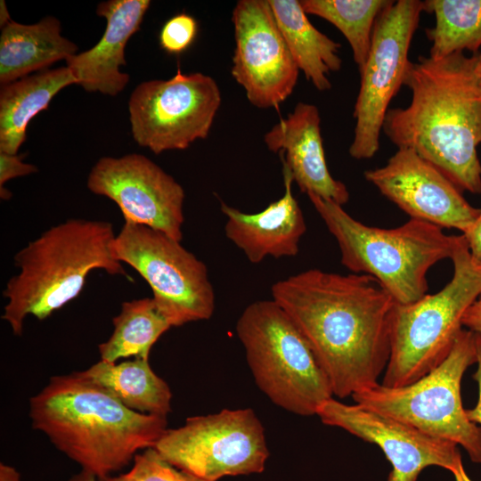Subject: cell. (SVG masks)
Listing matches in <instances>:
<instances>
[{
	"mask_svg": "<svg viewBox=\"0 0 481 481\" xmlns=\"http://www.w3.org/2000/svg\"><path fill=\"white\" fill-rule=\"evenodd\" d=\"M271 293L305 337L333 395L379 384L396 302L376 279L308 269L274 282Z\"/></svg>",
	"mask_w": 481,
	"mask_h": 481,
	"instance_id": "1",
	"label": "cell"
},
{
	"mask_svg": "<svg viewBox=\"0 0 481 481\" xmlns=\"http://www.w3.org/2000/svg\"><path fill=\"white\" fill-rule=\"evenodd\" d=\"M408 106L389 109L382 131L413 150L461 191L481 193V81L478 54L410 61Z\"/></svg>",
	"mask_w": 481,
	"mask_h": 481,
	"instance_id": "2",
	"label": "cell"
},
{
	"mask_svg": "<svg viewBox=\"0 0 481 481\" xmlns=\"http://www.w3.org/2000/svg\"><path fill=\"white\" fill-rule=\"evenodd\" d=\"M29 417L34 429L99 481L154 447L167 428V417L126 407L80 371L51 377L30 398Z\"/></svg>",
	"mask_w": 481,
	"mask_h": 481,
	"instance_id": "3",
	"label": "cell"
},
{
	"mask_svg": "<svg viewBox=\"0 0 481 481\" xmlns=\"http://www.w3.org/2000/svg\"><path fill=\"white\" fill-rule=\"evenodd\" d=\"M115 239L110 222L70 218L19 250L14 256L19 273L3 291L7 302L2 319L12 333L22 334L29 315L43 321L76 298L93 270L132 281L116 257Z\"/></svg>",
	"mask_w": 481,
	"mask_h": 481,
	"instance_id": "4",
	"label": "cell"
},
{
	"mask_svg": "<svg viewBox=\"0 0 481 481\" xmlns=\"http://www.w3.org/2000/svg\"><path fill=\"white\" fill-rule=\"evenodd\" d=\"M307 196L337 240L342 265L376 279L398 304L424 297L430 267L452 258L465 240L463 234L448 235L437 225L413 218L393 229L369 226L333 201Z\"/></svg>",
	"mask_w": 481,
	"mask_h": 481,
	"instance_id": "5",
	"label": "cell"
},
{
	"mask_svg": "<svg viewBox=\"0 0 481 481\" xmlns=\"http://www.w3.org/2000/svg\"><path fill=\"white\" fill-rule=\"evenodd\" d=\"M451 259L453 274L442 289L395 303L383 386H405L428 374L448 356L463 330V315L481 294V261L472 257L466 239Z\"/></svg>",
	"mask_w": 481,
	"mask_h": 481,
	"instance_id": "6",
	"label": "cell"
},
{
	"mask_svg": "<svg viewBox=\"0 0 481 481\" xmlns=\"http://www.w3.org/2000/svg\"><path fill=\"white\" fill-rule=\"evenodd\" d=\"M236 333L257 387L275 405L311 416L334 396L305 337L273 299L249 304L237 321Z\"/></svg>",
	"mask_w": 481,
	"mask_h": 481,
	"instance_id": "7",
	"label": "cell"
},
{
	"mask_svg": "<svg viewBox=\"0 0 481 481\" xmlns=\"http://www.w3.org/2000/svg\"><path fill=\"white\" fill-rule=\"evenodd\" d=\"M477 362L475 333L462 330L448 356L416 381L390 387L377 384L352 395L355 404L461 446L481 464V427L463 408L461 386Z\"/></svg>",
	"mask_w": 481,
	"mask_h": 481,
	"instance_id": "8",
	"label": "cell"
},
{
	"mask_svg": "<svg viewBox=\"0 0 481 481\" xmlns=\"http://www.w3.org/2000/svg\"><path fill=\"white\" fill-rule=\"evenodd\" d=\"M114 250L119 262L134 268L150 285L153 299L172 327L212 316L215 291L208 268L181 241L125 220Z\"/></svg>",
	"mask_w": 481,
	"mask_h": 481,
	"instance_id": "9",
	"label": "cell"
},
{
	"mask_svg": "<svg viewBox=\"0 0 481 481\" xmlns=\"http://www.w3.org/2000/svg\"><path fill=\"white\" fill-rule=\"evenodd\" d=\"M153 448L203 481L261 473L269 457L263 425L249 408L188 418L183 426L167 428Z\"/></svg>",
	"mask_w": 481,
	"mask_h": 481,
	"instance_id": "10",
	"label": "cell"
},
{
	"mask_svg": "<svg viewBox=\"0 0 481 481\" xmlns=\"http://www.w3.org/2000/svg\"><path fill=\"white\" fill-rule=\"evenodd\" d=\"M423 12V1H391L377 19L366 62L359 71L355 126L348 150L355 159H371L379 149L388 106L404 86L410 45Z\"/></svg>",
	"mask_w": 481,
	"mask_h": 481,
	"instance_id": "11",
	"label": "cell"
},
{
	"mask_svg": "<svg viewBox=\"0 0 481 481\" xmlns=\"http://www.w3.org/2000/svg\"><path fill=\"white\" fill-rule=\"evenodd\" d=\"M221 100L215 79L200 72L144 81L128 102L132 136L155 154L184 150L207 138Z\"/></svg>",
	"mask_w": 481,
	"mask_h": 481,
	"instance_id": "12",
	"label": "cell"
},
{
	"mask_svg": "<svg viewBox=\"0 0 481 481\" xmlns=\"http://www.w3.org/2000/svg\"><path fill=\"white\" fill-rule=\"evenodd\" d=\"M232 20L235 39L232 76L252 105L277 108L292 94L299 69L268 0L237 2Z\"/></svg>",
	"mask_w": 481,
	"mask_h": 481,
	"instance_id": "13",
	"label": "cell"
},
{
	"mask_svg": "<svg viewBox=\"0 0 481 481\" xmlns=\"http://www.w3.org/2000/svg\"><path fill=\"white\" fill-rule=\"evenodd\" d=\"M87 188L115 202L124 220L182 240L184 190L149 158L138 153L101 158L88 175Z\"/></svg>",
	"mask_w": 481,
	"mask_h": 481,
	"instance_id": "14",
	"label": "cell"
},
{
	"mask_svg": "<svg viewBox=\"0 0 481 481\" xmlns=\"http://www.w3.org/2000/svg\"><path fill=\"white\" fill-rule=\"evenodd\" d=\"M316 415L325 425L378 445L392 466L387 481H417L429 466L453 473L463 465L456 444L359 404H346L331 397L319 406Z\"/></svg>",
	"mask_w": 481,
	"mask_h": 481,
	"instance_id": "15",
	"label": "cell"
},
{
	"mask_svg": "<svg viewBox=\"0 0 481 481\" xmlns=\"http://www.w3.org/2000/svg\"><path fill=\"white\" fill-rule=\"evenodd\" d=\"M365 179L411 218L465 232L479 214L461 191L413 150L398 148L387 164Z\"/></svg>",
	"mask_w": 481,
	"mask_h": 481,
	"instance_id": "16",
	"label": "cell"
},
{
	"mask_svg": "<svg viewBox=\"0 0 481 481\" xmlns=\"http://www.w3.org/2000/svg\"><path fill=\"white\" fill-rule=\"evenodd\" d=\"M273 152L290 172L302 192L314 194L340 206L349 200L346 186L330 175L322 144L318 108L298 102L292 112L281 118L264 136Z\"/></svg>",
	"mask_w": 481,
	"mask_h": 481,
	"instance_id": "17",
	"label": "cell"
},
{
	"mask_svg": "<svg viewBox=\"0 0 481 481\" xmlns=\"http://www.w3.org/2000/svg\"><path fill=\"white\" fill-rule=\"evenodd\" d=\"M150 5L149 0H109L97 5L96 14L106 20L102 37L92 48L66 60L76 84L110 96L123 91L129 81V75L119 69L126 65L125 49Z\"/></svg>",
	"mask_w": 481,
	"mask_h": 481,
	"instance_id": "18",
	"label": "cell"
},
{
	"mask_svg": "<svg viewBox=\"0 0 481 481\" xmlns=\"http://www.w3.org/2000/svg\"><path fill=\"white\" fill-rule=\"evenodd\" d=\"M282 174L283 195L258 213H243L221 203V211L226 216L225 236L250 263L258 264L266 257H295L299 251L306 221L292 193V175L283 165Z\"/></svg>",
	"mask_w": 481,
	"mask_h": 481,
	"instance_id": "19",
	"label": "cell"
},
{
	"mask_svg": "<svg viewBox=\"0 0 481 481\" xmlns=\"http://www.w3.org/2000/svg\"><path fill=\"white\" fill-rule=\"evenodd\" d=\"M61 22L45 17L34 24L13 20L6 24L0 36L1 86L45 70L61 60L77 53V46L61 36Z\"/></svg>",
	"mask_w": 481,
	"mask_h": 481,
	"instance_id": "20",
	"label": "cell"
},
{
	"mask_svg": "<svg viewBox=\"0 0 481 481\" xmlns=\"http://www.w3.org/2000/svg\"><path fill=\"white\" fill-rule=\"evenodd\" d=\"M76 84L68 67L39 71L0 90V151L18 154L30 120L64 87Z\"/></svg>",
	"mask_w": 481,
	"mask_h": 481,
	"instance_id": "21",
	"label": "cell"
},
{
	"mask_svg": "<svg viewBox=\"0 0 481 481\" xmlns=\"http://www.w3.org/2000/svg\"><path fill=\"white\" fill-rule=\"evenodd\" d=\"M286 45L299 70L319 91L331 88L330 72L338 71L340 45L318 30L300 1L268 0Z\"/></svg>",
	"mask_w": 481,
	"mask_h": 481,
	"instance_id": "22",
	"label": "cell"
},
{
	"mask_svg": "<svg viewBox=\"0 0 481 481\" xmlns=\"http://www.w3.org/2000/svg\"><path fill=\"white\" fill-rule=\"evenodd\" d=\"M80 372L133 411L163 417L171 411L170 387L153 371L149 359L119 363L100 360Z\"/></svg>",
	"mask_w": 481,
	"mask_h": 481,
	"instance_id": "23",
	"label": "cell"
},
{
	"mask_svg": "<svg viewBox=\"0 0 481 481\" xmlns=\"http://www.w3.org/2000/svg\"><path fill=\"white\" fill-rule=\"evenodd\" d=\"M112 322V334L98 346L101 360L109 363L130 356L149 359L152 346L172 327L153 298L123 302Z\"/></svg>",
	"mask_w": 481,
	"mask_h": 481,
	"instance_id": "24",
	"label": "cell"
},
{
	"mask_svg": "<svg viewBox=\"0 0 481 481\" xmlns=\"http://www.w3.org/2000/svg\"><path fill=\"white\" fill-rule=\"evenodd\" d=\"M424 12L435 15V26L426 29L431 42L429 57L441 59L481 46V0H426Z\"/></svg>",
	"mask_w": 481,
	"mask_h": 481,
	"instance_id": "25",
	"label": "cell"
},
{
	"mask_svg": "<svg viewBox=\"0 0 481 481\" xmlns=\"http://www.w3.org/2000/svg\"><path fill=\"white\" fill-rule=\"evenodd\" d=\"M390 0H301L306 14L322 18L346 37L359 71L364 66L371 45L375 23Z\"/></svg>",
	"mask_w": 481,
	"mask_h": 481,
	"instance_id": "26",
	"label": "cell"
},
{
	"mask_svg": "<svg viewBox=\"0 0 481 481\" xmlns=\"http://www.w3.org/2000/svg\"><path fill=\"white\" fill-rule=\"evenodd\" d=\"M131 469L105 481H203L171 465L150 447L137 453Z\"/></svg>",
	"mask_w": 481,
	"mask_h": 481,
	"instance_id": "27",
	"label": "cell"
},
{
	"mask_svg": "<svg viewBox=\"0 0 481 481\" xmlns=\"http://www.w3.org/2000/svg\"><path fill=\"white\" fill-rule=\"evenodd\" d=\"M198 25L193 17L180 13L170 18L159 33V45L167 53L177 54L184 52L194 41Z\"/></svg>",
	"mask_w": 481,
	"mask_h": 481,
	"instance_id": "28",
	"label": "cell"
},
{
	"mask_svg": "<svg viewBox=\"0 0 481 481\" xmlns=\"http://www.w3.org/2000/svg\"><path fill=\"white\" fill-rule=\"evenodd\" d=\"M23 155L0 151V188L13 178L25 176L38 171L35 165L22 161Z\"/></svg>",
	"mask_w": 481,
	"mask_h": 481,
	"instance_id": "29",
	"label": "cell"
},
{
	"mask_svg": "<svg viewBox=\"0 0 481 481\" xmlns=\"http://www.w3.org/2000/svg\"><path fill=\"white\" fill-rule=\"evenodd\" d=\"M474 333L477 355L476 363H477V368L476 372L473 374V379L478 384L479 395L476 406L472 409L466 410V414L470 421L481 426V333Z\"/></svg>",
	"mask_w": 481,
	"mask_h": 481,
	"instance_id": "30",
	"label": "cell"
},
{
	"mask_svg": "<svg viewBox=\"0 0 481 481\" xmlns=\"http://www.w3.org/2000/svg\"><path fill=\"white\" fill-rule=\"evenodd\" d=\"M463 235L472 257L481 261V209L473 224Z\"/></svg>",
	"mask_w": 481,
	"mask_h": 481,
	"instance_id": "31",
	"label": "cell"
},
{
	"mask_svg": "<svg viewBox=\"0 0 481 481\" xmlns=\"http://www.w3.org/2000/svg\"><path fill=\"white\" fill-rule=\"evenodd\" d=\"M462 325L474 332L481 333V305L475 302L466 311L462 318Z\"/></svg>",
	"mask_w": 481,
	"mask_h": 481,
	"instance_id": "32",
	"label": "cell"
},
{
	"mask_svg": "<svg viewBox=\"0 0 481 481\" xmlns=\"http://www.w3.org/2000/svg\"><path fill=\"white\" fill-rule=\"evenodd\" d=\"M0 481H21L20 473L12 466L0 464Z\"/></svg>",
	"mask_w": 481,
	"mask_h": 481,
	"instance_id": "33",
	"label": "cell"
},
{
	"mask_svg": "<svg viewBox=\"0 0 481 481\" xmlns=\"http://www.w3.org/2000/svg\"><path fill=\"white\" fill-rule=\"evenodd\" d=\"M67 481H99V479L93 474L81 470L79 473L72 476Z\"/></svg>",
	"mask_w": 481,
	"mask_h": 481,
	"instance_id": "34",
	"label": "cell"
},
{
	"mask_svg": "<svg viewBox=\"0 0 481 481\" xmlns=\"http://www.w3.org/2000/svg\"><path fill=\"white\" fill-rule=\"evenodd\" d=\"M11 20V16L9 14L8 9L6 7L5 2L4 0L0 1V27L4 28L6 24H8Z\"/></svg>",
	"mask_w": 481,
	"mask_h": 481,
	"instance_id": "35",
	"label": "cell"
},
{
	"mask_svg": "<svg viewBox=\"0 0 481 481\" xmlns=\"http://www.w3.org/2000/svg\"><path fill=\"white\" fill-rule=\"evenodd\" d=\"M452 475L454 476L455 481H472L467 475L463 465L455 470Z\"/></svg>",
	"mask_w": 481,
	"mask_h": 481,
	"instance_id": "36",
	"label": "cell"
},
{
	"mask_svg": "<svg viewBox=\"0 0 481 481\" xmlns=\"http://www.w3.org/2000/svg\"><path fill=\"white\" fill-rule=\"evenodd\" d=\"M0 196L4 200H8L11 198L12 193L4 187V188H0Z\"/></svg>",
	"mask_w": 481,
	"mask_h": 481,
	"instance_id": "37",
	"label": "cell"
},
{
	"mask_svg": "<svg viewBox=\"0 0 481 481\" xmlns=\"http://www.w3.org/2000/svg\"><path fill=\"white\" fill-rule=\"evenodd\" d=\"M478 62H479V69H480V81H481V53L478 54Z\"/></svg>",
	"mask_w": 481,
	"mask_h": 481,
	"instance_id": "38",
	"label": "cell"
},
{
	"mask_svg": "<svg viewBox=\"0 0 481 481\" xmlns=\"http://www.w3.org/2000/svg\"><path fill=\"white\" fill-rule=\"evenodd\" d=\"M477 304L481 305V294L478 297L477 300L476 301Z\"/></svg>",
	"mask_w": 481,
	"mask_h": 481,
	"instance_id": "39",
	"label": "cell"
}]
</instances>
